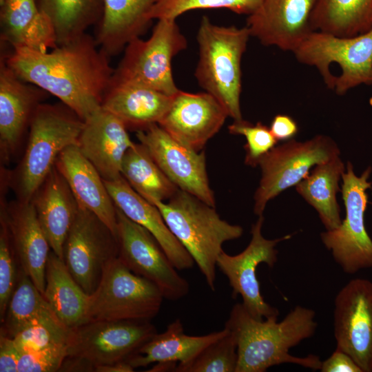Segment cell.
Here are the masks:
<instances>
[{
  "label": "cell",
  "instance_id": "40",
  "mask_svg": "<svg viewBox=\"0 0 372 372\" xmlns=\"http://www.w3.org/2000/svg\"><path fill=\"white\" fill-rule=\"evenodd\" d=\"M67 355L65 343L53 344L38 351L21 353L17 372L60 371Z\"/></svg>",
  "mask_w": 372,
  "mask_h": 372
},
{
  "label": "cell",
  "instance_id": "13",
  "mask_svg": "<svg viewBox=\"0 0 372 372\" xmlns=\"http://www.w3.org/2000/svg\"><path fill=\"white\" fill-rule=\"evenodd\" d=\"M118 257L134 273L154 283L164 298L177 300L189 291L160 244L145 228L116 207Z\"/></svg>",
  "mask_w": 372,
  "mask_h": 372
},
{
  "label": "cell",
  "instance_id": "39",
  "mask_svg": "<svg viewBox=\"0 0 372 372\" xmlns=\"http://www.w3.org/2000/svg\"><path fill=\"white\" fill-rule=\"evenodd\" d=\"M70 329L36 324L22 329L14 336L13 340L20 353L34 351L59 343L66 344Z\"/></svg>",
  "mask_w": 372,
  "mask_h": 372
},
{
  "label": "cell",
  "instance_id": "31",
  "mask_svg": "<svg viewBox=\"0 0 372 372\" xmlns=\"http://www.w3.org/2000/svg\"><path fill=\"white\" fill-rule=\"evenodd\" d=\"M344 165L339 156L316 165L313 170L296 186L297 192L313 207L326 229L338 228L342 220L336 194L340 191V178Z\"/></svg>",
  "mask_w": 372,
  "mask_h": 372
},
{
  "label": "cell",
  "instance_id": "8",
  "mask_svg": "<svg viewBox=\"0 0 372 372\" xmlns=\"http://www.w3.org/2000/svg\"><path fill=\"white\" fill-rule=\"evenodd\" d=\"M163 299L154 283L132 272L118 256L106 264L90 294L86 322L151 320L158 313Z\"/></svg>",
  "mask_w": 372,
  "mask_h": 372
},
{
  "label": "cell",
  "instance_id": "11",
  "mask_svg": "<svg viewBox=\"0 0 372 372\" xmlns=\"http://www.w3.org/2000/svg\"><path fill=\"white\" fill-rule=\"evenodd\" d=\"M340 155L336 143L318 135L305 142L289 140L274 147L260 160L262 176L254 195V211L261 216L267 203L309 174V170Z\"/></svg>",
  "mask_w": 372,
  "mask_h": 372
},
{
  "label": "cell",
  "instance_id": "35",
  "mask_svg": "<svg viewBox=\"0 0 372 372\" xmlns=\"http://www.w3.org/2000/svg\"><path fill=\"white\" fill-rule=\"evenodd\" d=\"M237 364L236 342L227 329L224 335L207 345L191 361L177 364L174 371L236 372Z\"/></svg>",
  "mask_w": 372,
  "mask_h": 372
},
{
  "label": "cell",
  "instance_id": "21",
  "mask_svg": "<svg viewBox=\"0 0 372 372\" xmlns=\"http://www.w3.org/2000/svg\"><path fill=\"white\" fill-rule=\"evenodd\" d=\"M125 124L101 107L85 120L77 146L105 180L121 176L123 157L134 143Z\"/></svg>",
  "mask_w": 372,
  "mask_h": 372
},
{
  "label": "cell",
  "instance_id": "7",
  "mask_svg": "<svg viewBox=\"0 0 372 372\" xmlns=\"http://www.w3.org/2000/svg\"><path fill=\"white\" fill-rule=\"evenodd\" d=\"M176 20L158 19L147 39L138 37L131 41L123 50L111 81L140 85L169 96L178 93L172 61L186 49L187 41Z\"/></svg>",
  "mask_w": 372,
  "mask_h": 372
},
{
  "label": "cell",
  "instance_id": "15",
  "mask_svg": "<svg viewBox=\"0 0 372 372\" xmlns=\"http://www.w3.org/2000/svg\"><path fill=\"white\" fill-rule=\"evenodd\" d=\"M336 348L349 355L362 372H372V282L355 278L334 299Z\"/></svg>",
  "mask_w": 372,
  "mask_h": 372
},
{
  "label": "cell",
  "instance_id": "32",
  "mask_svg": "<svg viewBox=\"0 0 372 372\" xmlns=\"http://www.w3.org/2000/svg\"><path fill=\"white\" fill-rule=\"evenodd\" d=\"M313 30L350 37L372 29V0H317Z\"/></svg>",
  "mask_w": 372,
  "mask_h": 372
},
{
  "label": "cell",
  "instance_id": "24",
  "mask_svg": "<svg viewBox=\"0 0 372 372\" xmlns=\"http://www.w3.org/2000/svg\"><path fill=\"white\" fill-rule=\"evenodd\" d=\"M30 202L51 250L63 260L64 242L79 205L66 180L55 165Z\"/></svg>",
  "mask_w": 372,
  "mask_h": 372
},
{
  "label": "cell",
  "instance_id": "25",
  "mask_svg": "<svg viewBox=\"0 0 372 372\" xmlns=\"http://www.w3.org/2000/svg\"><path fill=\"white\" fill-rule=\"evenodd\" d=\"M1 40L12 48L48 51L57 46L52 23L37 0H0Z\"/></svg>",
  "mask_w": 372,
  "mask_h": 372
},
{
  "label": "cell",
  "instance_id": "42",
  "mask_svg": "<svg viewBox=\"0 0 372 372\" xmlns=\"http://www.w3.org/2000/svg\"><path fill=\"white\" fill-rule=\"evenodd\" d=\"M19 355L13 338L0 335V372H17Z\"/></svg>",
  "mask_w": 372,
  "mask_h": 372
},
{
  "label": "cell",
  "instance_id": "34",
  "mask_svg": "<svg viewBox=\"0 0 372 372\" xmlns=\"http://www.w3.org/2000/svg\"><path fill=\"white\" fill-rule=\"evenodd\" d=\"M37 1L52 24L57 45L85 34L89 27L99 22L103 11V0Z\"/></svg>",
  "mask_w": 372,
  "mask_h": 372
},
{
  "label": "cell",
  "instance_id": "37",
  "mask_svg": "<svg viewBox=\"0 0 372 372\" xmlns=\"http://www.w3.org/2000/svg\"><path fill=\"white\" fill-rule=\"evenodd\" d=\"M228 130L231 134L245 137V163L251 167L258 165L261 158L273 148L278 142L269 127L260 122L252 124L244 119L234 121L228 126Z\"/></svg>",
  "mask_w": 372,
  "mask_h": 372
},
{
  "label": "cell",
  "instance_id": "19",
  "mask_svg": "<svg viewBox=\"0 0 372 372\" xmlns=\"http://www.w3.org/2000/svg\"><path fill=\"white\" fill-rule=\"evenodd\" d=\"M39 87L21 80L0 60V158L7 165L21 147L33 114L48 95Z\"/></svg>",
  "mask_w": 372,
  "mask_h": 372
},
{
  "label": "cell",
  "instance_id": "3",
  "mask_svg": "<svg viewBox=\"0 0 372 372\" xmlns=\"http://www.w3.org/2000/svg\"><path fill=\"white\" fill-rule=\"evenodd\" d=\"M83 125L84 121L63 103H41L32 118L21 161L12 170H1V187L10 188L17 200L30 202L60 153L77 144Z\"/></svg>",
  "mask_w": 372,
  "mask_h": 372
},
{
  "label": "cell",
  "instance_id": "27",
  "mask_svg": "<svg viewBox=\"0 0 372 372\" xmlns=\"http://www.w3.org/2000/svg\"><path fill=\"white\" fill-rule=\"evenodd\" d=\"M174 96L140 85L111 81L101 107L118 118L127 129L136 131L158 124L168 111Z\"/></svg>",
  "mask_w": 372,
  "mask_h": 372
},
{
  "label": "cell",
  "instance_id": "17",
  "mask_svg": "<svg viewBox=\"0 0 372 372\" xmlns=\"http://www.w3.org/2000/svg\"><path fill=\"white\" fill-rule=\"evenodd\" d=\"M228 116L224 107L210 94L180 90L158 124L181 145L201 151Z\"/></svg>",
  "mask_w": 372,
  "mask_h": 372
},
{
  "label": "cell",
  "instance_id": "14",
  "mask_svg": "<svg viewBox=\"0 0 372 372\" xmlns=\"http://www.w3.org/2000/svg\"><path fill=\"white\" fill-rule=\"evenodd\" d=\"M264 223L262 215L259 216L251 226V239L248 246L240 254L229 255L224 251L217 259L216 266L227 278L232 289V297H242V304L248 313L257 320L278 318V310L265 301L260 290L256 276L257 267L265 263L273 267L278 260L277 244L290 238L284 236L268 240L262 234Z\"/></svg>",
  "mask_w": 372,
  "mask_h": 372
},
{
  "label": "cell",
  "instance_id": "10",
  "mask_svg": "<svg viewBox=\"0 0 372 372\" xmlns=\"http://www.w3.org/2000/svg\"><path fill=\"white\" fill-rule=\"evenodd\" d=\"M371 169L367 168L360 176L355 174L353 165L348 162L347 172L342 175V194L346 215L340 225L327 230L320 235L335 261L347 273H355L372 267V240L364 224L368 195L366 189Z\"/></svg>",
  "mask_w": 372,
  "mask_h": 372
},
{
  "label": "cell",
  "instance_id": "18",
  "mask_svg": "<svg viewBox=\"0 0 372 372\" xmlns=\"http://www.w3.org/2000/svg\"><path fill=\"white\" fill-rule=\"evenodd\" d=\"M317 0H261L247 18L251 37L266 46L293 52L313 31L311 19Z\"/></svg>",
  "mask_w": 372,
  "mask_h": 372
},
{
  "label": "cell",
  "instance_id": "2",
  "mask_svg": "<svg viewBox=\"0 0 372 372\" xmlns=\"http://www.w3.org/2000/svg\"><path fill=\"white\" fill-rule=\"evenodd\" d=\"M278 318L257 320L242 303L235 304L225 322L234 335L238 352L236 372H265L269 367L292 363L316 371L320 370V357L309 355L296 357L289 349L316 332V312L296 306L280 322Z\"/></svg>",
  "mask_w": 372,
  "mask_h": 372
},
{
  "label": "cell",
  "instance_id": "12",
  "mask_svg": "<svg viewBox=\"0 0 372 372\" xmlns=\"http://www.w3.org/2000/svg\"><path fill=\"white\" fill-rule=\"evenodd\" d=\"M118 256L112 231L96 215L79 207L63 247V260L74 280L91 294L106 264Z\"/></svg>",
  "mask_w": 372,
  "mask_h": 372
},
{
  "label": "cell",
  "instance_id": "1",
  "mask_svg": "<svg viewBox=\"0 0 372 372\" xmlns=\"http://www.w3.org/2000/svg\"><path fill=\"white\" fill-rule=\"evenodd\" d=\"M3 56L21 80L56 96L83 121L101 107L114 70L86 33L48 51L17 48Z\"/></svg>",
  "mask_w": 372,
  "mask_h": 372
},
{
  "label": "cell",
  "instance_id": "30",
  "mask_svg": "<svg viewBox=\"0 0 372 372\" xmlns=\"http://www.w3.org/2000/svg\"><path fill=\"white\" fill-rule=\"evenodd\" d=\"M40 323L70 329L61 322L42 293L20 267L16 288L1 322L0 335L13 338L25 327Z\"/></svg>",
  "mask_w": 372,
  "mask_h": 372
},
{
  "label": "cell",
  "instance_id": "6",
  "mask_svg": "<svg viewBox=\"0 0 372 372\" xmlns=\"http://www.w3.org/2000/svg\"><path fill=\"white\" fill-rule=\"evenodd\" d=\"M293 53L298 62L315 67L338 95L362 84L372 85V29L350 37L314 30Z\"/></svg>",
  "mask_w": 372,
  "mask_h": 372
},
{
  "label": "cell",
  "instance_id": "5",
  "mask_svg": "<svg viewBox=\"0 0 372 372\" xmlns=\"http://www.w3.org/2000/svg\"><path fill=\"white\" fill-rule=\"evenodd\" d=\"M250 37L246 25H218L207 16L201 18L196 35L199 59L194 75L197 82L220 103L234 121L243 119L241 61Z\"/></svg>",
  "mask_w": 372,
  "mask_h": 372
},
{
  "label": "cell",
  "instance_id": "38",
  "mask_svg": "<svg viewBox=\"0 0 372 372\" xmlns=\"http://www.w3.org/2000/svg\"><path fill=\"white\" fill-rule=\"evenodd\" d=\"M20 265L6 224L0 220V320L16 288Z\"/></svg>",
  "mask_w": 372,
  "mask_h": 372
},
{
  "label": "cell",
  "instance_id": "41",
  "mask_svg": "<svg viewBox=\"0 0 372 372\" xmlns=\"http://www.w3.org/2000/svg\"><path fill=\"white\" fill-rule=\"evenodd\" d=\"M321 372H362L353 359L343 351L335 349L327 360L322 362Z\"/></svg>",
  "mask_w": 372,
  "mask_h": 372
},
{
  "label": "cell",
  "instance_id": "23",
  "mask_svg": "<svg viewBox=\"0 0 372 372\" xmlns=\"http://www.w3.org/2000/svg\"><path fill=\"white\" fill-rule=\"evenodd\" d=\"M104 180L115 205L132 221L149 231L177 269H190L194 260L170 231L157 207L136 192L121 176Z\"/></svg>",
  "mask_w": 372,
  "mask_h": 372
},
{
  "label": "cell",
  "instance_id": "4",
  "mask_svg": "<svg viewBox=\"0 0 372 372\" xmlns=\"http://www.w3.org/2000/svg\"><path fill=\"white\" fill-rule=\"evenodd\" d=\"M167 200L154 205L198 265L208 287L215 291L216 262L223 245L241 237L242 227L223 220L215 207L179 189Z\"/></svg>",
  "mask_w": 372,
  "mask_h": 372
},
{
  "label": "cell",
  "instance_id": "36",
  "mask_svg": "<svg viewBox=\"0 0 372 372\" xmlns=\"http://www.w3.org/2000/svg\"><path fill=\"white\" fill-rule=\"evenodd\" d=\"M261 0H158L150 17L154 19H176L183 14L194 10L227 9L238 14L249 16Z\"/></svg>",
  "mask_w": 372,
  "mask_h": 372
},
{
  "label": "cell",
  "instance_id": "22",
  "mask_svg": "<svg viewBox=\"0 0 372 372\" xmlns=\"http://www.w3.org/2000/svg\"><path fill=\"white\" fill-rule=\"evenodd\" d=\"M55 166L68 183L79 207L96 215L116 238V207L103 178L77 145L65 148L59 155Z\"/></svg>",
  "mask_w": 372,
  "mask_h": 372
},
{
  "label": "cell",
  "instance_id": "29",
  "mask_svg": "<svg viewBox=\"0 0 372 372\" xmlns=\"http://www.w3.org/2000/svg\"><path fill=\"white\" fill-rule=\"evenodd\" d=\"M43 295L68 329L86 322L90 295L74 280L63 260L52 250L46 263Z\"/></svg>",
  "mask_w": 372,
  "mask_h": 372
},
{
  "label": "cell",
  "instance_id": "43",
  "mask_svg": "<svg viewBox=\"0 0 372 372\" xmlns=\"http://www.w3.org/2000/svg\"><path fill=\"white\" fill-rule=\"evenodd\" d=\"M269 129L277 141L290 140L298 131L296 122L291 116L280 114L273 117Z\"/></svg>",
  "mask_w": 372,
  "mask_h": 372
},
{
  "label": "cell",
  "instance_id": "44",
  "mask_svg": "<svg viewBox=\"0 0 372 372\" xmlns=\"http://www.w3.org/2000/svg\"><path fill=\"white\" fill-rule=\"evenodd\" d=\"M134 371V369L126 362L98 366L94 370L96 372H132Z\"/></svg>",
  "mask_w": 372,
  "mask_h": 372
},
{
  "label": "cell",
  "instance_id": "20",
  "mask_svg": "<svg viewBox=\"0 0 372 372\" xmlns=\"http://www.w3.org/2000/svg\"><path fill=\"white\" fill-rule=\"evenodd\" d=\"M0 220L6 225L20 267L43 294L51 250L31 202L1 200Z\"/></svg>",
  "mask_w": 372,
  "mask_h": 372
},
{
  "label": "cell",
  "instance_id": "28",
  "mask_svg": "<svg viewBox=\"0 0 372 372\" xmlns=\"http://www.w3.org/2000/svg\"><path fill=\"white\" fill-rule=\"evenodd\" d=\"M227 332L224 327L204 335H189L184 333L181 320L176 319L167 325L164 332L156 333L126 362L134 369L150 364H185Z\"/></svg>",
  "mask_w": 372,
  "mask_h": 372
},
{
  "label": "cell",
  "instance_id": "16",
  "mask_svg": "<svg viewBox=\"0 0 372 372\" xmlns=\"http://www.w3.org/2000/svg\"><path fill=\"white\" fill-rule=\"evenodd\" d=\"M136 136L179 189L215 207V196L209 182L204 151H196L181 145L157 123L136 130Z\"/></svg>",
  "mask_w": 372,
  "mask_h": 372
},
{
  "label": "cell",
  "instance_id": "33",
  "mask_svg": "<svg viewBox=\"0 0 372 372\" xmlns=\"http://www.w3.org/2000/svg\"><path fill=\"white\" fill-rule=\"evenodd\" d=\"M121 176L146 200L165 201L178 188L166 176L141 143L126 152L121 165Z\"/></svg>",
  "mask_w": 372,
  "mask_h": 372
},
{
  "label": "cell",
  "instance_id": "9",
  "mask_svg": "<svg viewBox=\"0 0 372 372\" xmlns=\"http://www.w3.org/2000/svg\"><path fill=\"white\" fill-rule=\"evenodd\" d=\"M157 331L150 320H96L70 329L68 355L86 371L101 366L126 362Z\"/></svg>",
  "mask_w": 372,
  "mask_h": 372
},
{
  "label": "cell",
  "instance_id": "26",
  "mask_svg": "<svg viewBox=\"0 0 372 372\" xmlns=\"http://www.w3.org/2000/svg\"><path fill=\"white\" fill-rule=\"evenodd\" d=\"M158 0H103V11L96 36L108 56L124 50L149 26L151 12Z\"/></svg>",
  "mask_w": 372,
  "mask_h": 372
}]
</instances>
